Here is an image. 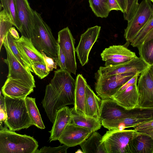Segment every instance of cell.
<instances>
[{
  "mask_svg": "<svg viewBox=\"0 0 153 153\" xmlns=\"http://www.w3.org/2000/svg\"><path fill=\"white\" fill-rule=\"evenodd\" d=\"M76 80L66 70L59 69L54 71V76L47 85L42 102L48 118L53 123L57 112L75 102Z\"/></svg>",
  "mask_w": 153,
  "mask_h": 153,
  "instance_id": "6da1fadb",
  "label": "cell"
},
{
  "mask_svg": "<svg viewBox=\"0 0 153 153\" xmlns=\"http://www.w3.org/2000/svg\"><path fill=\"white\" fill-rule=\"evenodd\" d=\"M38 146L33 137L17 133L0 125V153H35Z\"/></svg>",
  "mask_w": 153,
  "mask_h": 153,
  "instance_id": "7a4b0ae2",
  "label": "cell"
},
{
  "mask_svg": "<svg viewBox=\"0 0 153 153\" xmlns=\"http://www.w3.org/2000/svg\"><path fill=\"white\" fill-rule=\"evenodd\" d=\"M34 25L31 40L35 48L48 56L54 58L57 55L58 42L49 26L43 20L41 14L34 11Z\"/></svg>",
  "mask_w": 153,
  "mask_h": 153,
  "instance_id": "3957f363",
  "label": "cell"
},
{
  "mask_svg": "<svg viewBox=\"0 0 153 153\" xmlns=\"http://www.w3.org/2000/svg\"><path fill=\"white\" fill-rule=\"evenodd\" d=\"M7 118L4 123L9 129L15 131L27 129L33 125L29 115L25 99L4 96Z\"/></svg>",
  "mask_w": 153,
  "mask_h": 153,
  "instance_id": "277c9868",
  "label": "cell"
},
{
  "mask_svg": "<svg viewBox=\"0 0 153 153\" xmlns=\"http://www.w3.org/2000/svg\"><path fill=\"white\" fill-rule=\"evenodd\" d=\"M140 133L134 129L108 130L101 142L106 153H131V142Z\"/></svg>",
  "mask_w": 153,
  "mask_h": 153,
  "instance_id": "5b68a950",
  "label": "cell"
},
{
  "mask_svg": "<svg viewBox=\"0 0 153 153\" xmlns=\"http://www.w3.org/2000/svg\"><path fill=\"white\" fill-rule=\"evenodd\" d=\"M153 120V107H137L128 117L114 120H103L102 126L108 130H122Z\"/></svg>",
  "mask_w": 153,
  "mask_h": 153,
  "instance_id": "8992f818",
  "label": "cell"
},
{
  "mask_svg": "<svg viewBox=\"0 0 153 153\" xmlns=\"http://www.w3.org/2000/svg\"><path fill=\"white\" fill-rule=\"evenodd\" d=\"M137 74L131 73L104 76L95 73L96 92L102 100L110 98L121 86Z\"/></svg>",
  "mask_w": 153,
  "mask_h": 153,
  "instance_id": "52a82bcc",
  "label": "cell"
},
{
  "mask_svg": "<svg viewBox=\"0 0 153 153\" xmlns=\"http://www.w3.org/2000/svg\"><path fill=\"white\" fill-rule=\"evenodd\" d=\"M153 16V5L150 0H142L132 19L128 22L124 37L131 43Z\"/></svg>",
  "mask_w": 153,
  "mask_h": 153,
  "instance_id": "ba28073f",
  "label": "cell"
},
{
  "mask_svg": "<svg viewBox=\"0 0 153 153\" xmlns=\"http://www.w3.org/2000/svg\"><path fill=\"white\" fill-rule=\"evenodd\" d=\"M3 45L7 55V58L4 59L3 61L8 67L7 78L27 83L35 88L34 76L31 72L24 66L14 55L9 47L6 36L4 39Z\"/></svg>",
  "mask_w": 153,
  "mask_h": 153,
  "instance_id": "9c48e42d",
  "label": "cell"
},
{
  "mask_svg": "<svg viewBox=\"0 0 153 153\" xmlns=\"http://www.w3.org/2000/svg\"><path fill=\"white\" fill-rule=\"evenodd\" d=\"M138 107H153V65L141 74L137 85Z\"/></svg>",
  "mask_w": 153,
  "mask_h": 153,
  "instance_id": "30bf717a",
  "label": "cell"
},
{
  "mask_svg": "<svg viewBox=\"0 0 153 153\" xmlns=\"http://www.w3.org/2000/svg\"><path fill=\"white\" fill-rule=\"evenodd\" d=\"M57 42L65 56L67 70L76 75L77 65L74 47L75 40L68 27L58 32Z\"/></svg>",
  "mask_w": 153,
  "mask_h": 153,
  "instance_id": "8fae6325",
  "label": "cell"
},
{
  "mask_svg": "<svg viewBox=\"0 0 153 153\" xmlns=\"http://www.w3.org/2000/svg\"><path fill=\"white\" fill-rule=\"evenodd\" d=\"M149 66L142 58L137 57L111 67L101 66L95 73L104 76L131 73L141 74Z\"/></svg>",
  "mask_w": 153,
  "mask_h": 153,
  "instance_id": "7c38bea8",
  "label": "cell"
},
{
  "mask_svg": "<svg viewBox=\"0 0 153 153\" xmlns=\"http://www.w3.org/2000/svg\"><path fill=\"white\" fill-rule=\"evenodd\" d=\"M22 36L31 39L34 25V10L28 0H14Z\"/></svg>",
  "mask_w": 153,
  "mask_h": 153,
  "instance_id": "4fadbf2b",
  "label": "cell"
},
{
  "mask_svg": "<svg viewBox=\"0 0 153 153\" xmlns=\"http://www.w3.org/2000/svg\"><path fill=\"white\" fill-rule=\"evenodd\" d=\"M101 27L95 26L88 28L80 36L78 45L75 48L76 52L82 66L88 61V56L93 45L99 37Z\"/></svg>",
  "mask_w": 153,
  "mask_h": 153,
  "instance_id": "5bb4252c",
  "label": "cell"
},
{
  "mask_svg": "<svg viewBox=\"0 0 153 153\" xmlns=\"http://www.w3.org/2000/svg\"><path fill=\"white\" fill-rule=\"evenodd\" d=\"M94 132L91 129L73 123H69L65 127L58 140L69 147L79 145L87 139Z\"/></svg>",
  "mask_w": 153,
  "mask_h": 153,
  "instance_id": "9a60e30c",
  "label": "cell"
},
{
  "mask_svg": "<svg viewBox=\"0 0 153 153\" xmlns=\"http://www.w3.org/2000/svg\"><path fill=\"white\" fill-rule=\"evenodd\" d=\"M105 66L111 67L128 61L137 56L135 53L122 45H113L105 48L101 53Z\"/></svg>",
  "mask_w": 153,
  "mask_h": 153,
  "instance_id": "2e32d148",
  "label": "cell"
},
{
  "mask_svg": "<svg viewBox=\"0 0 153 153\" xmlns=\"http://www.w3.org/2000/svg\"><path fill=\"white\" fill-rule=\"evenodd\" d=\"M102 100L100 113L101 121L127 117L133 109L127 110L111 98Z\"/></svg>",
  "mask_w": 153,
  "mask_h": 153,
  "instance_id": "e0dca14e",
  "label": "cell"
},
{
  "mask_svg": "<svg viewBox=\"0 0 153 153\" xmlns=\"http://www.w3.org/2000/svg\"><path fill=\"white\" fill-rule=\"evenodd\" d=\"M34 88L27 83L7 78L1 88V91L4 96L25 99L34 91Z\"/></svg>",
  "mask_w": 153,
  "mask_h": 153,
  "instance_id": "ac0fdd59",
  "label": "cell"
},
{
  "mask_svg": "<svg viewBox=\"0 0 153 153\" xmlns=\"http://www.w3.org/2000/svg\"><path fill=\"white\" fill-rule=\"evenodd\" d=\"M72 115L71 108L65 106L56 112L51 130L49 132L51 135L50 142L58 140L66 126L72 122Z\"/></svg>",
  "mask_w": 153,
  "mask_h": 153,
  "instance_id": "d6986e66",
  "label": "cell"
},
{
  "mask_svg": "<svg viewBox=\"0 0 153 153\" xmlns=\"http://www.w3.org/2000/svg\"><path fill=\"white\" fill-rule=\"evenodd\" d=\"M139 97L136 83L122 91L116 93L110 98L125 109L131 110L138 107Z\"/></svg>",
  "mask_w": 153,
  "mask_h": 153,
  "instance_id": "ffe728a7",
  "label": "cell"
},
{
  "mask_svg": "<svg viewBox=\"0 0 153 153\" xmlns=\"http://www.w3.org/2000/svg\"><path fill=\"white\" fill-rule=\"evenodd\" d=\"M131 153H153V131L140 133L130 143Z\"/></svg>",
  "mask_w": 153,
  "mask_h": 153,
  "instance_id": "44dd1931",
  "label": "cell"
},
{
  "mask_svg": "<svg viewBox=\"0 0 153 153\" xmlns=\"http://www.w3.org/2000/svg\"><path fill=\"white\" fill-rule=\"evenodd\" d=\"M102 100V99L94 93L87 84L85 87V115L100 121V113Z\"/></svg>",
  "mask_w": 153,
  "mask_h": 153,
  "instance_id": "7402d4cb",
  "label": "cell"
},
{
  "mask_svg": "<svg viewBox=\"0 0 153 153\" xmlns=\"http://www.w3.org/2000/svg\"><path fill=\"white\" fill-rule=\"evenodd\" d=\"M14 40L17 47L30 59L32 64L33 62L45 63L42 54L34 46L31 39L22 36L18 39L14 38Z\"/></svg>",
  "mask_w": 153,
  "mask_h": 153,
  "instance_id": "603a6c76",
  "label": "cell"
},
{
  "mask_svg": "<svg viewBox=\"0 0 153 153\" xmlns=\"http://www.w3.org/2000/svg\"><path fill=\"white\" fill-rule=\"evenodd\" d=\"M87 84L86 79L82 75L78 74L76 79L75 102L73 108L76 112L85 116V87Z\"/></svg>",
  "mask_w": 153,
  "mask_h": 153,
  "instance_id": "cb8c5ba5",
  "label": "cell"
},
{
  "mask_svg": "<svg viewBox=\"0 0 153 153\" xmlns=\"http://www.w3.org/2000/svg\"><path fill=\"white\" fill-rule=\"evenodd\" d=\"M102 137L97 132H93L87 139L79 145L83 153H106L101 142Z\"/></svg>",
  "mask_w": 153,
  "mask_h": 153,
  "instance_id": "d4e9b609",
  "label": "cell"
},
{
  "mask_svg": "<svg viewBox=\"0 0 153 153\" xmlns=\"http://www.w3.org/2000/svg\"><path fill=\"white\" fill-rule=\"evenodd\" d=\"M71 109L72 122L75 124L92 130L94 131H97L101 128L102 125L100 120L77 112L73 108Z\"/></svg>",
  "mask_w": 153,
  "mask_h": 153,
  "instance_id": "484cf974",
  "label": "cell"
},
{
  "mask_svg": "<svg viewBox=\"0 0 153 153\" xmlns=\"http://www.w3.org/2000/svg\"><path fill=\"white\" fill-rule=\"evenodd\" d=\"M25 100L29 115L33 125L42 129H45V126L36 103L35 98L27 97Z\"/></svg>",
  "mask_w": 153,
  "mask_h": 153,
  "instance_id": "4316f807",
  "label": "cell"
},
{
  "mask_svg": "<svg viewBox=\"0 0 153 153\" xmlns=\"http://www.w3.org/2000/svg\"><path fill=\"white\" fill-rule=\"evenodd\" d=\"M7 42L13 53L20 63L31 72H33L32 68V63L30 59L17 47L14 41V38L9 32L6 35Z\"/></svg>",
  "mask_w": 153,
  "mask_h": 153,
  "instance_id": "83f0119b",
  "label": "cell"
},
{
  "mask_svg": "<svg viewBox=\"0 0 153 153\" xmlns=\"http://www.w3.org/2000/svg\"><path fill=\"white\" fill-rule=\"evenodd\" d=\"M0 6L11 19L14 26L19 31L20 24L17 16L16 7L14 0H0Z\"/></svg>",
  "mask_w": 153,
  "mask_h": 153,
  "instance_id": "f1b7e54d",
  "label": "cell"
},
{
  "mask_svg": "<svg viewBox=\"0 0 153 153\" xmlns=\"http://www.w3.org/2000/svg\"><path fill=\"white\" fill-rule=\"evenodd\" d=\"M140 57L149 65H153V38L143 42L138 47Z\"/></svg>",
  "mask_w": 153,
  "mask_h": 153,
  "instance_id": "f546056e",
  "label": "cell"
},
{
  "mask_svg": "<svg viewBox=\"0 0 153 153\" xmlns=\"http://www.w3.org/2000/svg\"><path fill=\"white\" fill-rule=\"evenodd\" d=\"M14 25L13 24L8 15L3 9L0 12V50L4 39L10 28Z\"/></svg>",
  "mask_w": 153,
  "mask_h": 153,
  "instance_id": "4dcf8cb0",
  "label": "cell"
},
{
  "mask_svg": "<svg viewBox=\"0 0 153 153\" xmlns=\"http://www.w3.org/2000/svg\"><path fill=\"white\" fill-rule=\"evenodd\" d=\"M108 0H88L89 6L95 15L101 18L107 17L110 12Z\"/></svg>",
  "mask_w": 153,
  "mask_h": 153,
  "instance_id": "1f68e13d",
  "label": "cell"
},
{
  "mask_svg": "<svg viewBox=\"0 0 153 153\" xmlns=\"http://www.w3.org/2000/svg\"><path fill=\"white\" fill-rule=\"evenodd\" d=\"M139 0H124L125 8L123 13L125 20L128 22L133 17L139 5Z\"/></svg>",
  "mask_w": 153,
  "mask_h": 153,
  "instance_id": "d6a6232c",
  "label": "cell"
},
{
  "mask_svg": "<svg viewBox=\"0 0 153 153\" xmlns=\"http://www.w3.org/2000/svg\"><path fill=\"white\" fill-rule=\"evenodd\" d=\"M152 28H153V16L139 32L134 40L131 43V45L134 47H138L143 43L144 39Z\"/></svg>",
  "mask_w": 153,
  "mask_h": 153,
  "instance_id": "836d02e7",
  "label": "cell"
},
{
  "mask_svg": "<svg viewBox=\"0 0 153 153\" xmlns=\"http://www.w3.org/2000/svg\"><path fill=\"white\" fill-rule=\"evenodd\" d=\"M31 66L33 72L41 79L47 76L50 72L47 71L45 63L33 62Z\"/></svg>",
  "mask_w": 153,
  "mask_h": 153,
  "instance_id": "e575fe53",
  "label": "cell"
},
{
  "mask_svg": "<svg viewBox=\"0 0 153 153\" xmlns=\"http://www.w3.org/2000/svg\"><path fill=\"white\" fill-rule=\"evenodd\" d=\"M69 147L65 145L57 147L44 146L39 150H37L35 153H66Z\"/></svg>",
  "mask_w": 153,
  "mask_h": 153,
  "instance_id": "d590c367",
  "label": "cell"
},
{
  "mask_svg": "<svg viewBox=\"0 0 153 153\" xmlns=\"http://www.w3.org/2000/svg\"><path fill=\"white\" fill-rule=\"evenodd\" d=\"M57 55L53 58L60 69L67 70L66 59L65 55L59 45L58 44Z\"/></svg>",
  "mask_w": 153,
  "mask_h": 153,
  "instance_id": "8d00e7d4",
  "label": "cell"
},
{
  "mask_svg": "<svg viewBox=\"0 0 153 153\" xmlns=\"http://www.w3.org/2000/svg\"><path fill=\"white\" fill-rule=\"evenodd\" d=\"M41 53L43 55L47 71L50 72L53 71L54 69H56L57 65V63L54 62L53 58L48 56L43 52H42Z\"/></svg>",
  "mask_w": 153,
  "mask_h": 153,
  "instance_id": "74e56055",
  "label": "cell"
},
{
  "mask_svg": "<svg viewBox=\"0 0 153 153\" xmlns=\"http://www.w3.org/2000/svg\"><path fill=\"white\" fill-rule=\"evenodd\" d=\"M133 128L141 132L146 133L153 131V120L139 125Z\"/></svg>",
  "mask_w": 153,
  "mask_h": 153,
  "instance_id": "f35d334b",
  "label": "cell"
},
{
  "mask_svg": "<svg viewBox=\"0 0 153 153\" xmlns=\"http://www.w3.org/2000/svg\"><path fill=\"white\" fill-rule=\"evenodd\" d=\"M1 94L0 97V125H2L3 122H4L7 118L6 110L5 105L4 96H3Z\"/></svg>",
  "mask_w": 153,
  "mask_h": 153,
  "instance_id": "ab89813d",
  "label": "cell"
},
{
  "mask_svg": "<svg viewBox=\"0 0 153 153\" xmlns=\"http://www.w3.org/2000/svg\"><path fill=\"white\" fill-rule=\"evenodd\" d=\"M139 74H137L121 86L118 90L117 92L122 91L129 86L137 83V80ZM116 92V93H117Z\"/></svg>",
  "mask_w": 153,
  "mask_h": 153,
  "instance_id": "60d3db41",
  "label": "cell"
},
{
  "mask_svg": "<svg viewBox=\"0 0 153 153\" xmlns=\"http://www.w3.org/2000/svg\"><path fill=\"white\" fill-rule=\"evenodd\" d=\"M107 5L110 12L116 10H120L122 12V10L116 0H108Z\"/></svg>",
  "mask_w": 153,
  "mask_h": 153,
  "instance_id": "b9f144b4",
  "label": "cell"
},
{
  "mask_svg": "<svg viewBox=\"0 0 153 153\" xmlns=\"http://www.w3.org/2000/svg\"><path fill=\"white\" fill-rule=\"evenodd\" d=\"M9 32L11 35L15 39L20 38L19 34L14 27H12L9 30Z\"/></svg>",
  "mask_w": 153,
  "mask_h": 153,
  "instance_id": "7bdbcfd3",
  "label": "cell"
},
{
  "mask_svg": "<svg viewBox=\"0 0 153 153\" xmlns=\"http://www.w3.org/2000/svg\"><path fill=\"white\" fill-rule=\"evenodd\" d=\"M153 38V28H152L147 34L144 39L143 42H145Z\"/></svg>",
  "mask_w": 153,
  "mask_h": 153,
  "instance_id": "ee69618b",
  "label": "cell"
},
{
  "mask_svg": "<svg viewBox=\"0 0 153 153\" xmlns=\"http://www.w3.org/2000/svg\"><path fill=\"white\" fill-rule=\"evenodd\" d=\"M121 8L122 13H123L125 8V1L124 0H116Z\"/></svg>",
  "mask_w": 153,
  "mask_h": 153,
  "instance_id": "f6af8a7d",
  "label": "cell"
},
{
  "mask_svg": "<svg viewBox=\"0 0 153 153\" xmlns=\"http://www.w3.org/2000/svg\"><path fill=\"white\" fill-rule=\"evenodd\" d=\"M75 153H83V151H82L81 150L79 149L77 151L75 152Z\"/></svg>",
  "mask_w": 153,
  "mask_h": 153,
  "instance_id": "bcb514c9",
  "label": "cell"
},
{
  "mask_svg": "<svg viewBox=\"0 0 153 153\" xmlns=\"http://www.w3.org/2000/svg\"><path fill=\"white\" fill-rule=\"evenodd\" d=\"M153 3V0H150Z\"/></svg>",
  "mask_w": 153,
  "mask_h": 153,
  "instance_id": "7dc6e473",
  "label": "cell"
}]
</instances>
